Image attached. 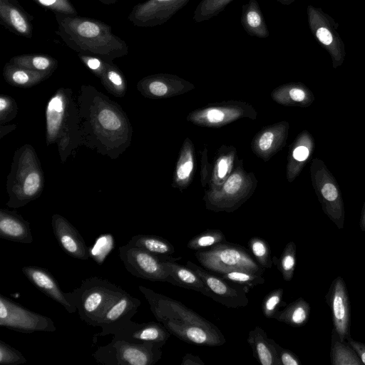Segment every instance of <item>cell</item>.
<instances>
[{"instance_id":"obj_1","label":"cell","mask_w":365,"mask_h":365,"mask_svg":"<svg viewBox=\"0 0 365 365\" xmlns=\"http://www.w3.org/2000/svg\"><path fill=\"white\" fill-rule=\"evenodd\" d=\"M138 289L155 319L172 335L186 343L200 346H218L226 342L225 336L216 325L181 302L143 285H139Z\"/></svg>"},{"instance_id":"obj_2","label":"cell","mask_w":365,"mask_h":365,"mask_svg":"<svg viewBox=\"0 0 365 365\" xmlns=\"http://www.w3.org/2000/svg\"><path fill=\"white\" fill-rule=\"evenodd\" d=\"M54 14L58 25L56 34L78 53L94 55L109 61L128 54L127 43L105 22L87 16Z\"/></svg>"},{"instance_id":"obj_3","label":"cell","mask_w":365,"mask_h":365,"mask_svg":"<svg viewBox=\"0 0 365 365\" xmlns=\"http://www.w3.org/2000/svg\"><path fill=\"white\" fill-rule=\"evenodd\" d=\"M44 186V175L35 150L24 145L16 150L11 169L7 177L6 205L19 208L38 198Z\"/></svg>"},{"instance_id":"obj_4","label":"cell","mask_w":365,"mask_h":365,"mask_svg":"<svg viewBox=\"0 0 365 365\" xmlns=\"http://www.w3.org/2000/svg\"><path fill=\"white\" fill-rule=\"evenodd\" d=\"M78 111L72 99L70 88H61L49 99L46 108V144L58 143L61 159H66L65 153L76 145L75 140L69 134L72 121L80 118Z\"/></svg>"},{"instance_id":"obj_5","label":"cell","mask_w":365,"mask_h":365,"mask_svg":"<svg viewBox=\"0 0 365 365\" xmlns=\"http://www.w3.org/2000/svg\"><path fill=\"white\" fill-rule=\"evenodd\" d=\"M124 291L108 279L93 277L83 279L71 292V297L80 318L88 325L97 327L108 307Z\"/></svg>"},{"instance_id":"obj_6","label":"cell","mask_w":365,"mask_h":365,"mask_svg":"<svg viewBox=\"0 0 365 365\" xmlns=\"http://www.w3.org/2000/svg\"><path fill=\"white\" fill-rule=\"evenodd\" d=\"M118 105L97 92L91 101V106L86 119L91 125V133L97 136V140H105V145L119 143L124 144L126 138H130L132 130L126 115Z\"/></svg>"},{"instance_id":"obj_7","label":"cell","mask_w":365,"mask_h":365,"mask_svg":"<svg viewBox=\"0 0 365 365\" xmlns=\"http://www.w3.org/2000/svg\"><path fill=\"white\" fill-rule=\"evenodd\" d=\"M195 256L202 267L217 274L245 271L262 275V268L242 246L227 242L196 251Z\"/></svg>"},{"instance_id":"obj_8","label":"cell","mask_w":365,"mask_h":365,"mask_svg":"<svg viewBox=\"0 0 365 365\" xmlns=\"http://www.w3.org/2000/svg\"><path fill=\"white\" fill-rule=\"evenodd\" d=\"M163 346L112 339L109 344L99 346L92 356L104 365H154L162 357Z\"/></svg>"},{"instance_id":"obj_9","label":"cell","mask_w":365,"mask_h":365,"mask_svg":"<svg viewBox=\"0 0 365 365\" xmlns=\"http://www.w3.org/2000/svg\"><path fill=\"white\" fill-rule=\"evenodd\" d=\"M0 326L23 333L53 332L56 327L53 320L34 312L0 294Z\"/></svg>"},{"instance_id":"obj_10","label":"cell","mask_w":365,"mask_h":365,"mask_svg":"<svg viewBox=\"0 0 365 365\" xmlns=\"http://www.w3.org/2000/svg\"><path fill=\"white\" fill-rule=\"evenodd\" d=\"M186 266L201 278L207 289L208 297L216 302L234 309L244 307L249 304L248 288L231 283L192 262L187 261Z\"/></svg>"},{"instance_id":"obj_11","label":"cell","mask_w":365,"mask_h":365,"mask_svg":"<svg viewBox=\"0 0 365 365\" xmlns=\"http://www.w3.org/2000/svg\"><path fill=\"white\" fill-rule=\"evenodd\" d=\"M119 257L132 275L150 281L167 282L168 275L163 264L168 256H159L128 245L119 247Z\"/></svg>"},{"instance_id":"obj_12","label":"cell","mask_w":365,"mask_h":365,"mask_svg":"<svg viewBox=\"0 0 365 365\" xmlns=\"http://www.w3.org/2000/svg\"><path fill=\"white\" fill-rule=\"evenodd\" d=\"M190 0H147L130 11L128 19L138 27L160 26L170 20Z\"/></svg>"},{"instance_id":"obj_13","label":"cell","mask_w":365,"mask_h":365,"mask_svg":"<svg viewBox=\"0 0 365 365\" xmlns=\"http://www.w3.org/2000/svg\"><path fill=\"white\" fill-rule=\"evenodd\" d=\"M329 305L334 329L341 341L351 336V307L346 283L341 277H336L325 296Z\"/></svg>"},{"instance_id":"obj_14","label":"cell","mask_w":365,"mask_h":365,"mask_svg":"<svg viewBox=\"0 0 365 365\" xmlns=\"http://www.w3.org/2000/svg\"><path fill=\"white\" fill-rule=\"evenodd\" d=\"M140 304V299L124 291L103 313L97 326L101 328V331L93 336L98 337L113 334L117 329L131 320Z\"/></svg>"},{"instance_id":"obj_15","label":"cell","mask_w":365,"mask_h":365,"mask_svg":"<svg viewBox=\"0 0 365 365\" xmlns=\"http://www.w3.org/2000/svg\"><path fill=\"white\" fill-rule=\"evenodd\" d=\"M22 272L38 290L60 304L68 313L73 314L77 311L71 299V292H63L48 270L38 266H24Z\"/></svg>"},{"instance_id":"obj_16","label":"cell","mask_w":365,"mask_h":365,"mask_svg":"<svg viewBox=\"0 0 365 365\" xmlns=\"http://www.w3.org/2000/svg\"><path fill=\"white\" fill-rule=\"evenodd\" d=\"M51 227L58 245L67 255L82 260L90 257L84 239L63 216L54 214L51 217Z\"/></svg>"},{"instance_id":"obj_17","label":"cell","mask_w":365,"mask_h":365,"mask_svg":"<svg viewBox=\"0 0 365 365\" xmlns=\"http://www.w3.org/2000/svg\"><path fill=\"white\" fill-rule=\"evenodd\" d=\"M113 339L131 342H153L164 345L172 335L160 322L136 323L130 320L117 329Z\"/></svg>"},{"instance_id":"obj_18","label":"cell","mask_w":365,"mask_h":365,"mask_svg":"<svg viewBox=\"0 0 365 365\" xmlns=\"http://www.w3.org/2000/svg\"><path fill=\"white\" fill-rule=\"evenodd\" d=\"M34 16L18 0H0V24L14 34L30 38L33 36Z\"/></svg>"},{"instance_id":"obj_19","label":"cell","mask_w":365,"mask_h":365,"mask_svg":"<svg viewBox=\"0 0 365 365\" xmlns=\"http://www.w3.org/2000/svg\"><path fill=\"white\" fill-rule=\"evenodd\" d=\"M181 257L168 256L163 262L168 275V282L182 288L199 292L208 297L207 289L201 278L190 268L176 262Z\"/></svg>"},{"instance_id":"obj_20","label":"cell","mask_w":365,"mask_h":365,"mask_svg":"<svg viewBox=\"0 0 365 365\" xmlns=\"http://www.w3.org/2000/svg\"><path fill=\"white\" fill-rule=\"evenodd\" d=\"M0 237L24 244L34 241L30 224L15 211L0 209Z\"/></svg>"},{"instance_id":"obj_21","label":"cell","mask_w":365,"mask_h":365,"mask_svg":"<svg viewBox=\"0 0 365 365\" xmlns=\"http://www.w3.org/2000/svg\"><path fill=\"white\" fill-rule=\"evenodd\" d=\"M247 342L252 350L253 356L262 365H279V344L267 336L264 330L256 326L249 331Z\"/></svg>"},{"instance_id":"obj_22","label":"cell","mask_w":365,"mask_h":365,"mask_svg":"<svg viewBox=\"0 0 365 365\" xmlns=\"http://www.w3.org/2000/svg\"><path fill=\"white\" fill-rule=\"evenodd\" d=\"M240 21L244 30L251 36L265 38L269 36V31L257 0H250L242 5Z\"/></svg>"},{"instance_id":"obj_23","label":"cell","mask_w":365,"mask_h":365,"mask_svg":"<svg viewBox=\"0 0 365 365\" xmlns=\"http://www.w3.org/2000/svg\"><path fill=\"white\" fill-rule=\"evenodd\" d=\"M52 75L16 66L9 61L3 69V76L9 84L19 88H31L45 81Z\"/></svg>"},{"instance_id":"obj_24","label":"cell","mask_w":365,"mask_h":365,"mask_svg":"<svg viewBox=\"0 0 365 365\" xmlns=\"http://www.w3.org/2000/svg\"><path fill=\"white\" fill-rule=\"evenodd\" d=\"M310 315L309 304L302 297L291 302L282 311H279L275 319L293 327L304 326Z\"/></svg>"},{"instance_id":"obj_25","label":"cell","mask_w":365,"mask_h":365,"mask_svg":"<svg viewBox=\"0 0 365 365\" xmlns=\"http://www.w3.org/2000/svg\"><path fill=\"white\" fill-rule=\"evenodd\" d=\"M330 361L332 365H361L362 361L347 341H341L333 328L331 336Z\"/></svg>"},{"instance_id":"obj_26","label":"cell","mask_w":365,"mask_h":365,"mask_svg":"<svg viewBox=\"0 0 365 365\" xmlns=\"http://www.w3.org/2000/svg\"><path fill=\"white\" fill-rule=\"evenodd\" d=\"M9 62L35 71L53 73L58 67V61L53 57L42 53H29L15 56Z\"/></svg>"},{"instance_id":"obj_27","label":"cell","mask_w":365,"mask_h":365,"mask_svg":"<svg viewBox=\"0 0 365 365\" xmlns=\"http://www.w3.org/2000/svg\"><path fill=\"white\" fill-rule=\"evenodd\" d=\"M128 244L159 256H170L175 252V247L168 240L153 235H134Z\"/></svg>"},{"instance_id":"obj_28","label":"cell","mask_w":365,"mask_h":365,"mask_svg":"<svg viewBox=\"0 0 365 365\" xmlns=\"http://www.w3.org/2000/svg\"><path fill=\"white\" fill-rule=\"evenodd\" d=\"M104 88L116 97H123L127 91V81L120 69L113 63L108 61L106 69L101 77Z\"/></svg>"},{"instance_id":"obj_29","label":"cell","mask_w":365,"mask_h":365,"mask_svg":"<svg viewBox=\"0 0 365 365\" xmlns=\"http://www.w3.org/2000/svg\"><path fill=\"white\" fill-rule=\"evenodd\" d=\"M296 245L291 241L286 245L279 259L273 258V262H275L284 281L289 282L293 278L296 267Z\"/></svg>"},{"instance_id":"obj_30","label":"cell","mask_w":365,"mask_h":365,"mask_svg":"<svg viewBox=\"0 0 365 365\" xmlns=\"http://www.w3.org/2000/svg\"><path fill=\"white\" fill-rule=\"evenodd\" d=\"M232 1L201 0L194 11L192 19L196 23L211 19L223 11Z\"/></svg>"},{"instance_id":"obj_31","label":"cell","mask_w":365,"mask_h":365,"mask_svg":"<svg viewBox=\"0 0 365 365\" xmlns=\"http://www.w3.org/2000/svg\"><path fill=\"white\" fill-rule=\"evenodd\" d=\"M225 242L223 232L219 230H207L190 240L187 244L188 249L200 251L217 244Z\"/></svg>"},{"instance_id":"obj_32","label":"cell","mask_w":365,"mask_h":365,"mask_svg":"<svg viewBox=\"0 0 365 365\" xmlns=\"http://www.w3.org/2000/svg\"><path fill=\"white\" fill-rule=\"evenodd\" d=\"M248 246L256 262L262 268L272 267L273 259L269 246L265 240L258 237H252L248 242Z\"/></svg>"},{"instance_id":"obj_33","label":"cell","mask_w":365,"mask_h":365,"mask_svg":"<svg viewBox=\"0 0 365 365\" xmlns=\"http://www.w3.org/2000/svg\"><path fill=\"white\" fill-rule=\"evenodd\" d=\"M219 275L231 283L248 289L265 282V279L262 275L245 271H231Z\"/></svg>"},{"instance_id":"obj_34","label":"cell","mask_w":365,"mask_h":365,"mask_svg":"<svg viewBox=\"0 0 365 365\" xmlns=\"http://www.w3.org/2000/svg\"><path fill=\"white\" fill-rule=\"evenodd\" d=\"M283 293V289L278 288L264 297L262 303V310L265 317L275 319L279 311V309L282 305Z\"/></svg>"},{"instance_id":"obj_35","label":"cell","mask_w":365,"mask_h":365,"mask_svg":"<svg viewBox=\"0 0 365 365\" xmlns=\"http://www.w3.org/2000/svg\"><path fill=\"white\" fill-rule=\"evenodd\" d=\"M114 245V240L111 235H102L96 239L93 247L89 250V255L97 263L101 264L115 246Z\"/></svg>"},{"instance_id":"obj_36","label":"cell","mask_w":365,"mask_h":365,"mask_svg":"<svg viewBox=\"0 0 365 365\" xmlns=\"http://www.w3.org/2000/svg\"><path fill=\"white\" fill-rule=\"evenodd\" d=\"M27 359L15 348L0 340V364L1 365H20Z\"/></svg>"},{"instance_id":"obj_37","label":"cell","mask_w":365,"mask_h":365,"mask_svg":"<svg viewBox=\"0 0 365 365\" xmlns=\"http://www.w3.org/2000/svg\"><path fill=\"white\" fill-rule=\"evenodd\" d=\"M40 6L51 11L66 15H78V12L70 0H33Z\"/></svg>"},{"instance_id":"obj_38","label":"cell","mask_w":365,"mask_h":365,"mask_svg":"<svg viewBox=\"0 0 365 365\" xmlns=\"http://www.w3.org/2000/svg\"><path fill=\"white\" fill-rule=\"evenodd\" d=\"M78 56L81 62L98 78H101L105 72L108 62L104 58L94 56L83 53H78Z\"/></svg>"},{"instance_id":"obj_39","label":"cell","mask_w":365,"mask_h":365,"mask_svg":"<svg viewBox=\"0 0 365 365\" xmlns=\"http://www.w3.org/2000/svg\"><path fill=\"white\" fill-rule=\"evenodd\" d=\"M18 113V106L15 100L7 96L0 97V123L1 125L13 120Z\"/></svg>"},{"instance_id":"obj_40","label":"cell","mask_w":365,"mask_h":365,"mask_svg":"<svg viewBox=\"0 0 365 365\" xmlns=\"http://www.w3.org/2000/svg\"><path fill=\"white\" fill-rule=\"evenodd\" d=\"M278 359L279 365H301L302 362L298 356L292 351L284 349L279 345Z\"/></svg>"},{"instance_id":"obj_41","label":"cell","mask_w":365,"mask_h":365,"mask_svg":"<svg viewBox=\"0 0 365 365\" xmlns=\"http://www.w3.org/2000/svg\"><path fill=\"white\" fill-rule=\"evenodd\" d=\"M242 182V177L239 174H233L224 185V190L227 194L234 195L240 190Z\"/></svg>"},{"instance_id":"obj_42","label":"cell","mask_w":365,"mask_h":365,"mask_svg":"<svg viewBox=\"0 0 365 365\" xmlns=\"http://www.w3.org/2000/svg\"><path fill=\"white\" fill-rule=\"evenodd\" d=\"M321 192L323 197L330 204L334 203L338 197L336 188L331 183L325 184Z\"/></svg>"},{"instance_id":"obj_43","label":"cell","mask_w":365,"mask_h":365,"mask_svg":"<svg viewBox=\"0 0 365 365\" xmlns=\"http://www.w3.org/2000/svg\"><path fill=\"white\" fill-rule=\"evenodd\" d=\"M347 342L351 346L357 354L358 356L362 361L363 364H365V344L361 341L353 339L351 336L346 339Z\"/></svg>"},{"instance_id":"obj_44","label":"cell","mask_w":365,"mask_h":365,"mask_svg":"<svg viewBox=\"0 0 365 365\" xmlns=\"http://www.w3.org/2000/svg\"><path fill=\"white\" fill-rule=\"evenodd\" d=\"M273 140H274V135L272 133H271V132L264 133L261 136L259 141V148L263 151L268 150L271 147Z\"/></svg>"},{"instance_id":"obj_45","label":"cell","mask_w":365,"mask_h":365,"mask_svg":"<svg viewBox=\"0 0 365 365\" xmlns=\"http://www.w3.org/2000/svg\"><path fill=\"white\" fill-rule=\"evenodd\" d=\"M181 365H205V363L198 356L187 353L182 357Z\"/></svg>"},{"instance_id":"obj_46","label":"cell","mask_w":365,"mask_h":365,"mask_svg":"<svg viewBox=\"0 0 365 365\" xmlns=\"http://www.w3.org/2000/svg\"><path fill=\"white\" fill-rule=\"evenodd\" d=\"M318 39L325 45H329L332 42V36L326 28H319L317 31Z\"/></svg>"},{"instance_id":"obj_47","label":"cell","mask_w":365,"mask_h":365,"mask_svg":"<svg viewBox=\"0 0 365 365\" xmlns=\"http://www.w3.org/2000/svg\"><path fill=\"white\" fill-rule=\"evenodd\" d=\"M192 169V161L191 160L187 161L186 163H183L178 168V169L177 170L178 177L181 180H184V179L187 178L189 176Z\"/></svg>"},{"instance_id":"obj_48","label":"cell","mask_w":365,"mask_h":365,"mask_svg":"<svg viewBox=\"0 0 365 365\" xmlns=\"http://www.w3.org/2000/svg\"><path fill=\"white\" fill-rule=\"evenodd\" d=\"M225 117V114L220 110L212 109L208 111L207 118L211 123H220Z\"/></svg>"},{"instance_id":"obj_49","label":"cell","mask_w":365,"mask_h":365,"mask_svg":"<svg viewBox=\"0 0 365 365\" xmlns=\"http://www.w3.org/2000/svg\"><path fill=\"white\" fill-rule=\"evenodd\" d=\"M309 155V150L304 146L297 147L293 152V157L298 161L305 160Z\"/></svg>"},{"instance_id":"obj_50","label":"cell","mask_w":365,"mask_h":365,"mask_svg":"<svg viewBox=\"0 0 365 365\" xmlns=\"http://www.w3.org/2000/svg\"><path fill=\"white\" fill-rule=\"evenodd\" d=\"M289 96L295 101H302L304 100L305 94L299 88H292L289 91Z\"/></svg>"},{"instance_id":"obj_51","label":"cell","mask_w":365,"mask_h":365,"mask_svg":"<svg viewBox=\"0 0 365 365\" xmlns=\"http://www.w3.org/2000/svg\"><path fill=\"white\" fill-rule=\"evenodd\" d=\"M227 161L225 159H222L220 161L219 165H218V175L220 178H223L227 173Z\"/></svg>"},{"instance_id":"obj_52","label":"cell","mask_w":365,"mask_h":365,"mask_svg":"<svg viewBox=\"0 0 365 365\" xmlns=\"http://www.w3.org/2000/svg\"><path fill=\"white\" fill-rule=\"evenodd\" d=\"M101 3L106 5H112L117 2L118 0H99Z\"/></svg>"},{"instance_id":"obj_53","label":"cell","mask_w":365,"mask_h":365,"mask_svg":"<svg viewBox=\"0 0 365 365\" xmlns=\"http://www.w3.org/2000/svg\"><path fill=\"white\" fill-rule=\"evenodd\" d=\"M278 2L283 4H289L292 0H277Z\"/></svg>"}]
</instances>
